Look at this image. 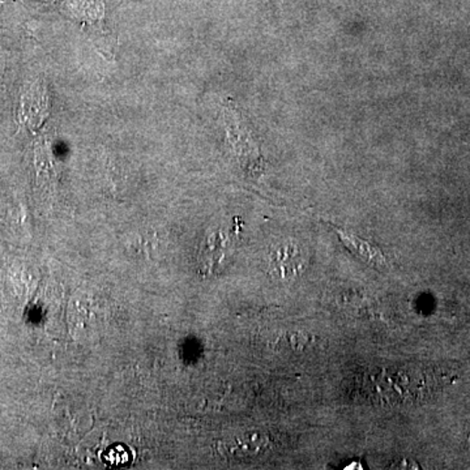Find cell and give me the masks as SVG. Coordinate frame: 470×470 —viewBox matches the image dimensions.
<instances>
[{"label":"cell","mask_w":470,"mask_h":470,"mask_svg":"<svg viewBox=\"0 0 470 470\" xmlns=\"http://www.w3.org/2000/svg\"><path fill=\"white\" fill-rule=\"evenodd\" d=\"M287 342L290 345L292 350L302 351L315 344V338L308 333L294 332L289 339H287Z\"/></svg>","instance_id":"277c9868"},{"label":"cell","mask_w":470,"mask_h":470,"mask_svg":"<svg viewBox=\"0 0 470 470\" xmlns=\"http://www.w3.org/2000/svg\"><path fill=\"white\" fill-rule=\"evenodd\" d=\"M338 233L339 241L342 245L350 251L351 254L356 255L358 259L362 260L369 266H374L376 269H387L388 262L384 254L381 253V248L370 245L369 242L363 241L360 236L351 235L347 230L339 229V227H333Z\"/></svg>","instance_id":"7a4b0ae2"},{"label":"cell","mask_w":470,"mask_h":470,"mask_svg":"<svg viewBox=\"0 0 470 470\" xmlns=\"http://www.w3.org/2000/svg\"><path fill=\"white\" fill-rule=\"evenodd\" d=\"M271 444L272 441L269 436L263 435V433H253V435H245L235 441L227 442L224 447L229 456L245 459V457H254L264 454L268 448H271Z\"/></svg>","instance_id":"3957f363"},{"label":"cell","mask_w":470,"mask_h":470,"mask_svg":"<svg viewBox=\"0 0 470 470\" xmlns=\"http://www.w3.org/2000/svg\"><path fill=\"white\" fill-rule=\"evenodd\" d=\"M106 463L109 465H123L129 461V454L122 447V445H117V447L111 448L105 456Z\"/></svg>","instance_id":"5b68a950"},{"label":"cell","mask_w":470,"mask_h":470,"mask_svg":"<svg viewBox=\"0 0 470 470\" xmlns=\"http://www.w3.org/2000/svg\"><path fill=\"white\" fill-rule=\"evenodd\" d=\"M308 256L301 245L289 241L273 247L269 254V271L278 280H293L305 272Z\"/></svg>","instance_id":"6da1fadb"}]
</instances>
